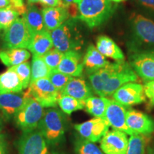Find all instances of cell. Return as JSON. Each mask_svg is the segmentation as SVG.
Returning <instances> with one entry per match:
<instances>
[{
  "mask_svg": "<svg viewBox=\"0 0 154 154\" xmlns=\"http://www.w3.org/2000/svg\"><path fill=\"white\" fill-rule=\"evenodd\" d=\"M74 2L78 6V19L91 29L105 22L114 11L109 0H76Z\"/></svg>",
  "mask_w": 154,
  "mask_h": 154,
  "instance_id": "cell-1",
  "label": "cell"
},
{
  "mask_svg": "<svg viewBox=\"0 0 154 154\" xmlns=\"http://www.w3.org/2000/svg\"><path fill=\"white\" fill-rule=\"evenodd\" d=\"M50 33L54 47L63 53L68 51H78L84 44L75 19H67L59 27Z\"/></svg>",
  "mask_w": 154,
  "mask_h": 154,
  "instance_id": "cell-2",
  "label": "cell"
},
{
  "mask_svg": "<svg viewBox=\"0 0 154 154\" xmlns=\"http://www.w3.org/2000/svg\"><path fill=\"white\" fill-rule=\"evenodd\" d=\"M37 128L47 143L57 145L62 140L64 136V121L62 113L57 109L49 108L44 111Z\"/></svg>",
  "mask_w": 154,
  "mask_h": 154,
  "instance_id": "cell-3",
  "label": "cell"
},
{
  "mask_svg": "<svg viewBox=\"0 0 154 154\" xmlns=\"http://www.w3.org/2000/svg\"><path fill=\"white\" fill-rule=\"evenodd\" d=\"M4 31L2 39L5 49H27L33 36L23 17H19Z\"/></svg>",
  "mask_w": 154,
  "mask_h": 154,
  "instance_id": "cell-4",
  "label": "cell"
},
{
  "mask_svg": "<svg viewBox=\"0 0 154 154\" xmlns=\"http://www.w3.org/2000/svg\"><path fill=\"white\" fill-rule=\"evenodd\" d=\"M44 113V107L30 96L24 106L15 114L14 119L19 129L23 132H29L38 128Z\"/></svg>",
  "mask_w": 154,
  "mask_h": 154,
  "instance_id": "cell-5",
  "label": "cell"
},
{
  "mask_svg": "<svg viewBox=\"0 0 154 154\" xmlns=\"http://www.w3.org/2000/svg\"><path fill=\"white\" fill-rule=\"evenodd\" d=\"M132 31L134 42L132 48L145 47L154 51V22L141 14L132 16Z\"/></svg>",
  "mask_w": 154,
  "mask_h": 154,
  "instance_id": "cell-6",
  "label": "cell"
},
{
  "mask_svg": "<svg viewBox=\"0 0 154 154\" xmlns=\"http://www.w3.org/2000/svg\"><path fill=\"white\" fill-rule=\"evenodd\" d=\"M27 92L44 108H55L61 94L48 78L30 82Z\"/></svg>",
  "mask_w": 154,
  "mask_h": 154,
  "instance_id": "cell-7",
  "label": "cell"
},
{
  "mask_svg": "<svg viewBox=\"0 0 154 154\" xmlns=\"http://www.w3.org/2000/svg\"><path fill=\"white\" fill-rule=\"evenodd\" d=\"M18 154H48L47 143L38 128L23 134L17 142Z\"/></svg>",
  "mask_w": 154,
  "mask_h": 154,
  "instance_id": "cell-8",
  "label": "cell"
},
{
  "mask_svg": "<svg viewBox=\"0 0 154 154\" xmlns=\"http://www.w3.org/2000/svg\"><path fill=\"white\" fill-rule=\"evenodd\" d=\"M138 79L136 73L128 63L121 61L119 68L108 79L103 86V97L112 96L121 86L129 82H135Z\"/></svg>",
  "mask_w": 154,
  "mask_h": 154,
  "instance_id": "cell-9",
  "label": "cell"
},
{
  "mask_svg": "<svg viewBox=\"0 0 154 154\" xmlns=\"http://www.w3.org/2000/svg\"><path fill=\"white\" fill-rule=\"evenodd\" d=\"M113 99L124 106L140 104L146 101L143 86L135 82L125 84L113 94Z\"/></svg>",
  "mask_w": 154,
  "mask_h": 154,
  "instance_id": "cell-10",
  "label": "cell"
},
{
  "mask_svg": "<svg viewBox=\"0 0 154 154\" xmlns=\"http://www.w3.org/2000/svg\"><path fill=\"white\" fill-rule=\"evenodd\" d=\"M109 127L103 118L94 117L86 122L76 124L74 128L82 138L96 143L100 141L102 137L109 131Z\"/></svg>",
  "mask_w": 154,
  "mask_h": 154,
  "instance_id": "cell-11",
  "label": "cell"
},
{
  "mask_svg": "<svg viewBox=\"0 0 154 154\" xmlns=\"http://www.w3.org/2000/svg\"><path fill=\"white\" fill-rule=\"evenodd\" d=\"M128 138L126 133L109 131L100 140V149L104 154H126Z\"/></svg>",
  "mask_w": 154,
  "mask_h": 154,
  "instance_id": "cell-12",
  "label": "cell"
},
{
  "mask_svg": "<svg viewBox=\"0 0 154 154\" xmlns=\"http://www.w3.org/2000/svg\"><path fill=\"white\" fill-rule=\"evenodd\" d=\"M126 106L120 104L114 100H110L106 110L103 119L109 126L113 129L121 131L126 134H134L126 124Z\"/></svg>",
  "mask_w": 154,
  "mask_h": 154,
  "instance_id": "cell-13",
  "label": "cell"
},
{
  "mask_svg": "<svg viewBox=\"0 0 154 154\" xmlns=\"http://www.w3.org/2000/svg\"><path fill=\"white\" fill-rule=\"evenodd\" d=\"M131 66L144 81H154V51L136 52L131 57Z\"/></svg>",
  "mask_w": 154,
  "mask_h": 154,
  "instance_id": "cell-14",
  "label": "cell"
},
{
  "mask_svg": "<svg viewBox=\"0 0 154 154\" xmlns=\"http://www.w3.org/2000/svg\"><path fill=\"white\" fill-rule=\"evenodd\" d=\"M126 124L134 134L149 135L154 131V121L141 111L129 109L126 112Z\"/></svg>",
  "mask_w": 154,
  "mask_h": 154,
  "instance_id": "cell-15",
  "label": "cell"
},
{
  "mask_svg": "<svg viewBox=\"0 0 154 154\" xmlns=\"http://www.w3.org/2000/svg\"><path fill=\"white\" fill-rule=\"evenodd\" d=\"M30 95L28 92L0 94V111L7 118L14 117L26 103Z\"/></svg>",
  "mask_w": 154,
  "mask_h": 154,
  "instance_id": "cell-16",
  "label": "cell"
},
{
  "mask_svg": "<svg viewBox=\"0 0 154 154\" xmlns=\"http://www.w3.org/2000/svg\"><path fill=\"white\" fill-rule=\"evenodd\" d=\"M82 55L77 51H68L63 53L57 70L72 77H79L84 71V65L82 62Z\"/></svg>",
  "mask_w": 154,
  "mask_h": 154,
  "instance_id": "cell-17",
  "label": "cell"
},
{
  "mask_svg": "<svg viewBox=\"0 0 154 154\" xmlns=\"http://www.w3.org/2000/svg\"><path fill=\"white\" fill-rule=\"evenodd\" d=\"M121 61L109 63L107 66L89 74L88 79L91 82V88L95 93L101 97H103V90L106 82L120 66Z\"/></svg>",
  "mask_w": 154,
  "mask_h": 154,
  "instance_id": "cell-18",
  "label": "cell"
},
{
  "mask_svg": "<svg viewBox=\"0 0 154 154\" xmlns=\"http://www.w3.org/2000/svg\"><path fill=\"white\" fill-rule=\"evenodd\" d=\"M45 29L49 32L59 27L69 19L65 7H45L42 11Z\"/></svg>",
  "mask_w": 154,
  "mask_h": 154,
  "instance_id": "cell-19",
  "label": "cell"
},
{
  "mask_svg": "<svg viewBox=\"0 0 154 154\" xmlns=\"http://www.w3.org/2000/svg\"><path fill=\"white\" fill-rule=\"evenodd\" d=\"M61 94H65L84 101L88 98L93 96V92L85 80L81 78L72 77L64 88L61 91Z\"/></svg>",
  "mask_w": 154,
  "mask_h": 154,
  "instance_id": "cell-20",
  "label": "cell"
},
{
  "mask_svg": "<svg viewBox=\"0 0 154 154\" xmlns=\"http://www.w3.org/2000/svg\"><path fill=\"white\" fill-rule=\"evenodd\" d=\"M54 47L52 38L49 31L44 29L35 33L32 36V40L27 49L33 55L44 56Z\"/></svg>",
  "mask_w": 154,
  "mask_h": 154,
  "instance_id": "cell-21",
  "label": "cell"
},
{
  "mask_svg": "<svg viewBox=\"0 0 154 154\" xmlns=\"http://www.w3.org/2000/svg\"><path fill=\"white\" fill-rule=\"evenodd\" d=\"M82 62L88 74L103 68L110 63L93 44H90L88 46Z\"/></svg>",
  "mask_w": 154,
  "mask_h": 154,
  "instance_id": "cell-22",
  "label": "cell"
},
{
  "mask_svg": "<svg viewBox=\"0 0 154 154\" xmlns=\"http://www.w3.org/2000/svg\"><path fill=\"white\" fill-rule=\"evenodd\" d=\"M96 48L105 57L116 61H124L125 57L123 51L109 36H99L96 39Z\"/></svg>",
  "mask_w": 154,
  "mask_h": 154,
  "instance_id": "cell-23",
  "label": "cell"
},
{
  "mask_svg": "<svg viewBox=\"0 0 154 154\" xmlns=\"http://www.w3.org/2000/svg\"><path fill=\"white\" fill-rule=\"evenodd\" d=\"M30 53L26 49H5L0 50V60L5 66L11 67L26 61Z\"/></svg>",
  "mask_w": 154,
  "mask_h": 154,
  "instance_id": "cell-24",
  "label": "cell"
},
{
  "mask_svg": "<svg viewBox=\"0 0 154 154\" xmlns=\"http://www.w3.org/2000/svg\"><path fill=\"white\" fill-rule=\"evenodd\" d=\"M22 91V83L11 67L0 74V94L19 93Z\"/></svg>",
  "mask_w": 154,
  "mask_h": 154,
  "instance_id": "cell-25",
  "label": "cell"
},
{
  "mask_svg": "<svg viewBox=\"0 0 154 154\" xmlns=\"http://www.w3.org/2000/svg\"><path fill=\"white\" fill-rule=\"evenodd\" d=\"M32 34L46 29L42 12L36 6L29 5L26 13L22 16Z\"/></svg>",
  "mask_w": 154,
  "mask_h": 154,
  "instance_id": "cell-26",
  "label": "cell"
},
{
  "mask_svg": "<svg viewBox=\"0 0 154 154\" xmlns=\"http://www.w3.org/2000/svg\"><path fill=\"white\" fill-rule=\"evenodd\" d=\"M110 99L106 97L91 96L84 101V109L86 112L96 118H103Z\"/></svg>",
  "mask_w": 154,
  "mask_h": 154,
  "instance_id": "cell-27",
  "label": "cell"
},
{
  "mask_svg": "<svg viewBox=\"0 0 154 154\" xmlns=\"http://www.w3.org/2000/svg\"><path fill=\"white\" fill-rule=\"evenodd\" d=\"M151 137L149 135L134 134L128 138L126 154H145Z\"/></svg>",
  "mask_w": 154,
  "mask_h": 154,
  "instance_id": "cell-28",
  "label": "cell"
},
{
  "mask_svg": "<svg viewBox=\"0 0 154 154\" xmlns=\"http://www.w3.org/2000/svg\"><path fill=\"white\" fill-rule=\"evenodd\" d=\"M31 70H32V75H31L30 82H33L39 79L48 78L51 69L45 63L42 56L33 55Z\"/></svg>",
  "mask_w": 154,
  "mask_h": 154,
  "instance_id": "cell-29",
  "label": "cell"
},
{
  "mask_svg": "<svg viewBox=\"0 0 154 154\" xmlns=\"http://www.w3.org/2000/svg\"><path fill=\"white\" fill-rule=\"evenodd\" d=\"M58 105L63 112L69 116L74 111L84 109V101L75 99L72 96L61 94L58 99Z\"/></svg>",
  "mask_w": 154,
  "mask_h": 154,
  "instance_id": "cell-30",
  "label": "cell"
},
{
  "mask_svg": "<svg viewBox=\"0 0 154 154\" xmlns=\"http://www.w3.org/2000/svg\"><path fill=\"white\" fill-rule=\"evenodd\" d=\"M76 154H104L95 143L81 138L75 142Z\"/></svg>",
  "mask_w": 154,
  "mask_h": 154,
  "instance_id": "cell-31",
  "label": "cell"
},
{
  "mask_svg": "<svg viewBox=\"0 0 154 154\" xmlns=\"http://www.w3.org/2000/svg\"><path fill=\"white\" fill-rule=\"evenodd\" d=\"M11 68L18 76L19 80L22 83L23 89L28 88L30 84L31 75H32L30 63L27 61H25L17 66H11Z\"/></svg>",
  "mask_w": 154,
  "mask_h": 154,
  "instance_id": "cell-32",
  "label": "cell"
},
{
  "mask_svg": "<svg viewBox=\"0 0 154 154\" xmlns=\"http://www.w3.org/2000/svg\"><path fill=\"white\" fill-rule=\"evenodd\" d=\"M72 78V76L60 72L57 69H51L50 71L49 77H48V79L52 83L54 87L60 92L64 88Z\"/></svg>",
  "mask_w": 154,
  "mask_h": 154,
  "instance_id": "cell-33",
  "label": "cell"
},
{
  "mask_svg": "<svg viewBox=\"0 0 154 154\" xmlns=\"http://www.w3.org/2000/svg\"><path fill=\"white\" fill-rule=\"evenodd\" d=\"M20 16L10 7L0 9V30H5Z\"/></svg>",
  "mask_w": 154,
  "mask_h": 154,
  "instance_id": "cell-34",
  "label": "cell"
},
{
  "mask_svg": "<svg viewBox=\"0 0 154 154\" xmlns=\"http://www.w3.org/2000/svg\"><path fill=\"white\" fill-rule=\"evenodd\" d=\"M63 56V52L59 51L56 48H52L44 56H42V57L49 68L51 70V69H57L62 59Z\"/></svg>",
  "mask_w": 154,
  "mask_h": 154,
  "instance_id": "cell-35",
  "label": "cell"
},
{
  "mask_svg": "<svg viewBox=\"0 0 154 154\" xmlns=\"http://www.w3.org/2000/svg\"><path fill=\"white\" fill-rule=\"evenodd\" d=\"M143 90L146 97L149 99V107H154V81L146 82Z\"/></svg>",
  "mask_w": 154,
  "mask_h": 154,
  "instance_id": "cell-36",
  "label": "cell"
},
{
  "mask_svg": "<svg viewBox=\"0 0 154 154\" xmlns=\"http://www.w3.org/2000/svg\"><path fill=\"white\" fill-rule=\"evenodd\" d=\"M40 4L45 7H60L61 0H40Z\"/></svg>",
  "mask_w": 154,
  "mask_h": 154,
  "instance_id": "cell-37",
  "label": "cell"
},
{
  "mask_svg": "<svg viewBox=\"0 0 154 154\" xmlns=\"http://www.w3.org/2000/svg\"><path fill=\"white\" fill-rule=\"evenodd\" d=\"M138 4L154 13V0H136Z\"/></svg>",
  "mask_w": 154,
  "mask_h": 154,
  "instance_id": "cell-38",
  "label": "cell"
},
{
  "mask_svg": "<svg viewBox=\"0 0 154 154\" xmlns=\"http://www.w3.org/2000/svg\"><path fill=\"white\" fill-rule=\"evenodd\" d=\"M0 154H7V144L5 136L0 134Z\"/></svg>",
  "mask_w": 154,
  "mask_h": 154,
  "instance_id": "cell-39",
  "label": "cell"
},
{
  "mask_svg": "<svg viewBox=\"0 0 154 154\" xmlns=\"http://www.w3.org/2000/svg\"><path fill=\"white\" fill-rule=\"evenodd\" d=\"M11 5V0H0V9L7 8Z\"/></svg>",
  "mask_w": 154,
  "mask_h": 154,
  "instance_id": "cell-40",
  "label": "cell"
},
{
  "mask_svg": "<svg viewBox=\"0 0 154 154\" xmlns=\"http://www.w3.org/2000/svg\"><path fill=\"white\" fill-rule=\"evenodd\" d=\"M76 0H61V5L60 7H66V6H68L70 4H72Z\"/></svg>",
  "mask_w": 154,
  "mask_h": 154,
  "instance_id": "cell-41",
  "label": "cell"
},
{
  "mask_svg": "<svg viewBox=\"0 0 154 154\" xmlns=\"http://www.w3.org/2000/svg\"><path fill=\"white\" fill-rule=\"evenodd\" d=\"M147 154H154V145L149 146V147L148 148Z\"/></svg>",
  "mask_w": 154,
  "mask_h": 154,
  "instance_id": "cell-42",
  "label": "cell"
},
{
  "mask_svg": "<svg viewBox=\"0 0 154 154\" xmlns=\"http://www.w3.org/2000/svg\"><path fill=\"white\" fill-rule=\"evenodd\" d=\"M40 0H27V3L29 5H34V4L39 2Z\"/></svg>",
  "mask_w": 154,
  "mask_h": 154,
  "instance_id": "cell-43",
  "label": "cell"
},
{
  "mask_svg": "<svg viewBox=\"0 0 154 154\" xmlns=\"http://www.w3.org/2000/svg\"><path fill=\"white\" fill-rule=\"evenodd\" d=\"M2 128H3V121H2V119L1 116H0V133H1Z\"/></svg>",
  "mask_w": 154,
  "mask_h": 154,
  "instance_id": "cell-44",
  "label": "cell"
},
{
  "mask_svg": "<svg viewBox=\"0 0 154 154\" xmlns=\"http://www.w3.org/2000/svg\"><path fill=\"white\" fill-rule=\"evenodd\" d=\"M111 2H121L125 1V0H109Z\"/></svg>",
  "mask_w": 154,
  "mask_h": 154,
  "instance_id": "cell-45",
  "label": "cell"
},
{
  "mask_svg": "<svg viewBox=\"0 0 154 154\" xmlns=\"http://www.w3.org/2000/svg\"><path fill=\"white\" fill-rule=\"evenodd\" d=\"M51 154H59V153H51Z\"/></svg>",
  "mask_w": 154,
  "mask_h": 154,
  "instance_id": "cell-46",
  "label": "cell"
},
{
  "mask_svg": "<svg viewBox=\"0 0 154 154\" xmlns=\"http://www.w3.org/2000/svg\"><path fill=\"white\" fill-rule=\"evenodd\" d=\"M19 1H21V2H24V0H19Z\"/></svg>",
  "mask_w": 154,
  "mask_h": 154,
  "instance_id": "cell-47",
  "label": "cell"
}]
</instances>
